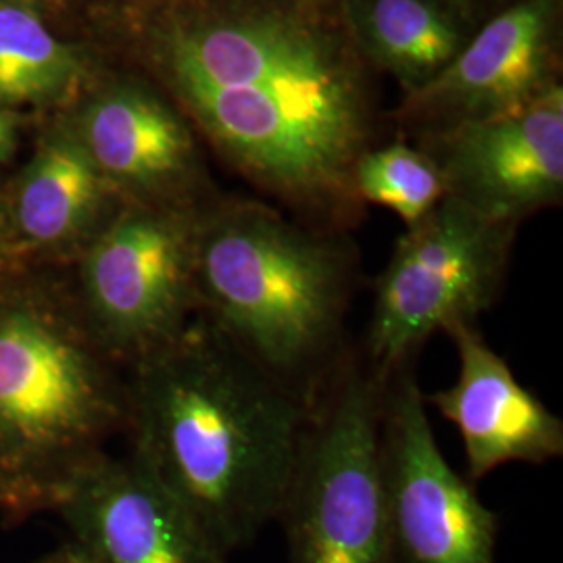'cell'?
<instances>
[{"instance_id": "cell-1", "label": "cell", "mask_w": 563, "mask_h": 563, "mask_svg": "<svg viewBox=\"0 0 563 563\" xmlns=\"http://www.w3.org/2000/svg\"><path fill=\"white\" fill-rule=\"evenodd\" d=\"M155 48L242 178L313 228L357 220L353 172L372 148V97L339 0H199L169 15Z\"/></svg>"}, {"instance_id": "cell-2", "label": "cell", "mask_w": 563, "mask_h": 563, "mask_svg": "<svg viewBox=\"0 0 563 563\" xmlns=\"http://www.w3.org/2000/svg\"><path fill=\"white\" fill-rule=\"evenodd\" d=\"M125 376L130 455L225 555L253 543L278 520L309 401L201 318Z\"/></svg>"}, {"instance_id": "cell-3", "label": "cell", "mask_w": 563, "mask_h": 563, "mask_svg": "<svg viewBox=\"0 0 563 563\" xmlns=\"http://www.w3.org/2000/svg\"><path fill=\"white\" fill-rule=\"evenodd\" d=\"M355 253L257 201H211L197 232V318L311 401L349 351Z\"/></svg>"}, {"instance_id": "cell-4", "label": "cell", "mask_w": 563, "mask_h": 563, "mask_svg": "<svg viewBox=\"0 0 563 563\" xmlns=\"http://www.w3.org/2000/svg\"><path fill=\"white\" fill-rule=\"evenodd\" d=\"M128 426V376L74 288L0 284V504L55 505Z\"/></svg>"}, {"instance_id": "cell-5", "label": "cell", "mask_w": 563, "mask_h": 563, "mask_svg": "<svg viewBox=\"0 0 563 563\" xmlns=\"http://www.w3.org/2000/svg\"><path fill=\"white\" fill-rule=\"evenodd\" d=\"M390 378L346 351L309 401L278 522L290 563H390L380 420Z\"/></svg>"}, {"instance_id": "cell-6", "label": "cell", "mask_w": 563, "mask_h": 563, "mask_svg": "<svg viewBox=\"0 0 563 563\" xmlns=\"http://www.w3.org/2000/svg\"><path fill=\"white\" fill-rule=\"evenodd\" d=\"M516 232L449 195L407 225L376 280L365 362L390 378L434 332L476 323L501 297Z\"/></svg>"}, {"instance_id": "cell-7", "label": "cell", "mask_w": 563, "mask_h": 563, "mask_svg": "<svg viewBox=\"0 0 563 563\" xmlns=\"http://www.w3.org/2000/svg\"><path fill=\"white\" fill-rule=\"evenodd\" d=\"M202 209L128 202L80 255L74 290L81 311L125 369L176 341L197 318Z\"/></svg>"}, {"instance_id": "cell-8", "label": "cell", "mask_w": 563, "mask_h": 563, "mask_svg": "<svg viewBox=\"0 0 563 563\" xmlns=\"http://www.w3.org/2000/svg\"><path fill=\"white\" fill-rule=\"evenodd\" d=\"M380 472L390 563H495L499 518L444 460L416 363L386 384Z\"/></svg>"}, {"instance_id": "cell-9", "label": "cell", "mask_w": 563, "mask_h": 563, "mask_svg": "<svg viewBox=\"0 0 563 563\" xmlns=\"http://www.w3.org/2000/svg\"><path fill=\"white\" fill-rule=\"evenodd\" d=\"M446 195L490 220L522 223L563 197V88L522 111L437 132Z\"/></svg>"}, {"instance_id": "cell-10", "label": "cell", "mask_w": 563, "mask_h": 563, "mask_svg": "<svg viewBox=\"0 0 563 563\" xmlns=\"http://www.w3.org/2000/svg\"><path fill=\"white\" fill-rule=\"evenodd\" d=\"M562 0H514L488 21L443 71L413 95L405 113L437 132L465 121L522 111L560 86Z\"/></svg>"}, {"instance_id": "cell-11", "label": "cell", "mask_w": 563, "mask_h": 563, "mask_svg": "<svg viewBox=\"0 0 563 563\" xmlns=\"http://www.w3.org/2000/svg\"><path fill=\"white\" fill-rule=\"evenodd\" d=\"M81 563H225L195 516L132 455L86 467L55 504Z\"/></svg>"}, {"instance_id": "cell-12", "label": "cell", "mask_w": 563, "mask_h": 563, "mask_svg": "<svg viewBox=\"0 0 563 563\" xmlns=\"http://www.w3.org/2000/svg\"><path fill=\"white\" fill-rule=\"evenodd\" d=\"M457 349V380L432 393V405L462 437L470 483L505 463H543L563 455V422L523 388L509 363L486 342L476 323L444 332Z\"/></svg>"}, {"instance_id": "cell-13", "label": "cell", "mask_w": 563, "mask_h": 563, "mask_svg": "<svg viewBox=\"0 0 563 563\" xmlns=\"http://www.w3.org/2000/svg\"><path fill=\"white\" fill-rule=\"evenodd\" d=\"M76 134L123 201L169 209L209 205L195 139L155 95L111 88L86 107Z\"/></svg>"}, {"instance_id": "cell-14", "label": "cell", "mask_w": 563, "mask_h": 563, "mask_svg": "<svg viewBox=\"0 0 563 563\" xmlns=\"http://www.w3.org/2000/svg\"><path fill=\"white\" fill-rule=\"evenodd\" d=\"M125 205L80 136L60 132L44 142L23 169L7 216L23 246L78 249L80 257Z\"/></svg>"}, {"instance_id": "cell-15", "label": "cell", "mask_w": 563, "mask_h": 563, "mask_svg": "<svg viewBox=\"0 0 563 563\" xmlns=\"http://www.w3.org/2000/svg\"><path fill=\"white\" fill-rule=\"evenodd\" d=\"M342 20L363 59L418 92L472 38L474 11L462 0H339Z\"/></svg>"}, {"instance_id": "cell-16", "label": "cell", "mask_w": 563, "mask_h": 563, "mask_svg": "<svg viewBox=\"0 0 563 563\" xmlns=\"http://www.w3.org/2000/svg\"><path fill=\"white\" fill-rule=\"evenodd\" d=\"M80 76L78 53L44 25L36 9L0 0V107L57 99Z\"/></svg>"}, {"instance_id": "cell-17", "label": "cell", "mask_w": 563, "mask_h": 563, "mask_svg": "<svg viewBox=\"0 0 563 563\" xmlns=\"http://www.w3.org/2000/svg\"><path fill=\"white\" fill-rule=\"evenodd\" d=\"M362 202L397 213L407 225L420 222L446 197L441 167L426 153L402 142L367 148L353 172Z\"/></svg>"}, {"instance_id": "cell-18", "label": "cell", "mask_w": 563, "mask_h": 563, "mask_svg": "<svg viewBox=\"0 0 563 563\" xmlns=\"http://www.w3.org/2000/svg\"><path fill=\"white\" fill-rule=\"evenodd\" d=\"M11 239H15V236H13V230L9 223V216L0 213V284L11 280L13 276L20 274V267L13 262L15 249H11Z\"/></svg>"}, {"instance_id": "cell-19", "label": "cell", "mask_w": 563, "mask_h": 563, "mask_svg": "<svg viewBox=\"0 0 563 563\" xmlns=\"http://www.w3.org/2000/svg\"><path fill=\"white\" fill-rule=\"evenodd\" d=\"M15 132L18 125L13 115L4 107H0V163L11 159L15 151Z\"/></svg>"}, {"instance_id": "cell-20", "label": "cell", "mask_w": 563, "mask_h": 563, "mask_svg": "<svg viewBox=\"0 0 563 563\" xmlns=\"http://www.w3.org/2000/svg\"><path fill=\"white\" fill-rule=\"evenodd\" d=\"M41 563H81L80 558L76 555V551L69 547L67 551H60V553H55L53 558H48V560H44Z\"/></svg>"}, {"instance_id": "cell-21", "label": "cell", "mask_w": 563, "mask_h": 563, "mask_svg": "<svg viewBox=\"0 0 563 563\" xmlns=\"http://www.w3.org/2000/svg\"><path fill=\"white\" fill-rule=\"evenodd\" d=\"M2 2H15V4H23V7L36 9L38 4H51V2H55V0H2Z\"/></svg>"}, {"instance_id": "cell-22", "label": "cell", "mask_w": 563, "mask_h": 563, "mask_svg": "<svg viewBox=\"0 0 563 563\" xmlns=\"http://www.w3.org/2000/svg\"><path fill=\"white\" fill-rule=\"evenodd\" d=\"M463 4H467L474 11V0H462Z\"/></svg>"}]
</instances>
